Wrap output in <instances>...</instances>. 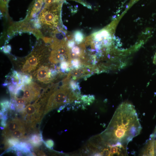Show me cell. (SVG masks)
Instances as JSON below:
<instances>
[{
	"label": "cell",
	"instance_id": "obj_1",
	"mask_svg": "<svg viewBox=\"0 0 156 156\" xmlns=\"http://www.w3.org/2000/svg\"><path fill=\"white\" fill-rule=\"evenodd\" d=\"M141 129L135 107L125 102L118 106L107 128L100 134L107 145L127 146Z\"/></svg>",
	"mask_w": 156,
	"mask_h": 156
},
{
	"label": "cell",
	"instance_id": "obj_2",
	"mask_svg": "<svg viewBox=\"0 0 156 156\" xmlns=\"http://www.w3.org/2000/svg\"><path fill=\"white\" fill-rule=\"evenodd\" d=\"M62 4L60 1L45 4L40 12L36 22V28L38 26V29H40L42 35L43 33L44 34L52 32L57 26L59 23Z\"/></svg>",
	"mask_w": 156,
	"mask_h": 156
},
{
	"label": "cell",
	"instance_id": "obj_3",
	"mask_svg": "<svg viewBox=\"0 0 156 156\" xmlns=\"http://www.w3.org/2000/svg\"><path fill=\"white\" fill-rule=\"evenodd\" d=\"M45 43L43 40H40L31 52L23 60L21 65L22 73H33L48 58L49 50Z\"/></svg>",
	"mask_w": 156,
	"mask_h": 156
},
{
	"label": "cell",
	"instance_id": "obj_4",
	"mask_svg": "<svg viewBox=\"0 0 156 156\" xmlns=\"http://www.w3.org/2000/svg\"><path fill=\"white\" fill-rule=\"evenodd\" d=\"M68 89L64 86L52 93L49 97L45 106L43 115L59 106L71 101L67 98L72 94Z\"/></svg>",
	"mask_w": 156,
	"mask_h": 156
},
{
	"label": "cell",
	"instance_id": "obj_5",
	"mask_svg": "<svg viewBox=\"0 0 156 156\" xmlns=\"http://www.w3.org/2000/svg\"><path fill=\"white\" fill-rule=\"evenodd\" d=\"M41 89L40 86L36 82H32L29 84L24 85L23 98L25 100V105L36 100L40 95Z\"/></svg>",
	"mask_w": 156,
	"mask_h": 156
},
{
	"label": "cell",
	"instance_id": "obj_6",
	"mask_svg": "<svg viewBox=\"0 0 156 156\" xmlns=\"http://www.w3.org/2000/svg\"><path fill=\"white\" fill-rule=\"evenodd\" d=\"M32 74L35 80L40 83H47L53 79V76L56 73L55 70L50 69L48 65L43 64Z\"/></svg>",
	"mask_w": 156,
	"mask_h": 156
},
{
	"label": "cell",
	"instance_id": "obj_7",
	"mask_svg": "<svg viewBox=\"0 0 156 156\" xmlns=\"http://www.w3.org/2000/svg\"><path fill=\"white\" fill-rule=\"evenodd\" d=\"M142 156H156V127L140 152Z\"/></svg>",
	"mask_w": 156,
	"mask_h": 156
},
{
	"label": "cell",
	"instance_id": "obj_8",
	"mask_svg": "<svg viewBox=\"0 0 156 156\" xmlns=\"http://www.w3.org/2000/svg\"><path fill=\"white\" fill-rule=\"evenodd\" d=\"M25 126V122L23 120L16 118L8 122L3 131L2 135L4 138H7L14 131Z\"/></svg>",
	"mask_w": 156,
	"mask_h": 156
},
{
	"label": "cell",
	"instance_id": "obj_9",
	"mask_svg": "<svg viewBox=\"0 0 156 156\" xmlns=\"http://www.w3.org/2000/svg\"><path fill=\"white\" fill-rule=\"evenodd\" d=\"M43 1L44 0H35L34 1L29 11L28 14L25 19L29 21L35 16L40 11L43 5Z\"/></svg>",
	"mask_w": 156,
	"mask_h": 156
},
{
	"label": "cell",
	"instance_id": "obj_10",
	"mask_svg": "<svg viewBox=\"0 0 156 156\" xmlns=\"http://www.w3.org/2000/svg\"><path fill=\"white\" fill-rule=\"evenodd\" d=\"M88 142L98 148L100 153L101 150L106 146L100 134L92 137L89 139Z\"/></svg>",
	"mask_w": 156,
	"mask_h": 156
},
{
	"label": "cell",
	"instance_id": "obj_11",
	"mask_svg": "<svg viewBox=\"0 0 156 156\" xmlns=\"http://www.w3.org/2000/svg\"><path fill=\"white\" fill-rule=\"evenodd\" d=\"M43 141L42 133L36 132L30 135L27 141L34 147L37 148L42 145Z\"/></svg>",
	"mask_w": 156,
	"mask_h": 156
},
{
	"label": "cell",
	"instance_id": "obj_12",
	"mask_svg": "<svg viewBox=\"0 0 156 156\" xmlns=\"http://www.w3.org/2000/svg\"><path fill=\"white\" fill-rule=\"evenodd\" d=\"M26 130L25 126L20 128L12 133L8 138L14 137L19 139L26 138L27 137L25 136L26 133H27Z\"/></svg>",
	"mask_w": 156,
	"mask_h": 156
},
{
	"label": "cell",
	"instance_id": "obj_13",
	"mask_svg": "<svg viewBox=\"0 0 156 156\" xmlns=\"http://www.w3.org/2000/svg\"><path fill=\"white\" fill-rule=\"evenodd\" d=\"M11 102L7 99H4L1 102L0 105L1 108V111L3 113L7 111L10 108Z\"/></svg>",
	"mask_w": 156,
	"mask_h": 156
},
{
	"label": "cell",
	"instance_id": "obj_14",
	"mask_svg": "<svg viewBox=\"0 0 156 156\" xmlns=\"http://www.w3.org/2000/svg\"><path fill=\"white\" fill-rule=\"evenodd\" d=\"M9 0H0V10L3 15L5 14L7 10V5Z\"/></svg>",
	"mask_w": 156,
	"mask_h": 156
},
{
	"label": "cell",
	"instance_id": "obj_15",
	"mask_svg": "<svg viewBox=\"0 0 156 156\" xmlns=\"http://www.w3.org/2000/svg\"><path fill=\"white\" fill-rule=\"evenodd\" d=\"M75 41L78 42H80L83 40V34L80 31L76 32L74 35Z\"/></svg>",
	"mask_w": 156,
	"mask_h": 156
},
{
	"label": "cell",
	"instance_id": "obj_16",
	"mask_svg": "<svg viewBox=\"0 0 156 156\" xmlns=\"http://www.w3.org/2000/svg\"><path fill=\"white\" fill-rule=\"evenodd\" d=\"M45 146L50 149L52 148L54 145V142L51 139H48L46 141L43 142Z\"/></svg>",
	"mask_w": 156,
	"mask_h": 156
},
{
	"label": "cell",
	"instance_id": "obj_17",
	"mask_svg": "<svg viewBox=\"0 0 156 156\" xmlns=\"http://www.w3.org/2000/svg\"><path fill=\"white\" fill-rule=\"evenodd\" d=\"M15 100L18 104H25V99L23 98L18 99H16Z\"/></svg>",
	"mask_w": 156,
	"mask_h": 156
},
{
	"label": "cell",
	"instance_id": "obj_18",
	"mask_svg": "<svg viewBox=\"0 0 156 156\" xmlns=\"http://www.w3.org/2000/svg\"><path fill=\"white\" fill-rule=\"evenodd\" d=\"M3 51L5 53H9L11 50V47L10 46L8 45L5 47L3 48Z\"/></svg>",
	"mask_w": 156,
	"mask_h": 156
},
{
	"label": "cell",
	"instance_id": "obj_19",
	"mask_svg": "<svg viewBox=\"0 0 156 156\" xmlns=\"http://www.w3.org/2000/svg\"><path fill=\"white\" fill-rule=\"evenodd\" d=\"M1 125L3 127L5 128L7 126V123H6V121L1 120Z\"/></svg>",
	"mask_w": 156,
	"mask_h": 156
},
{
	"label": "cell",
	"instance_id": "obj_20",
	"mask_svg": "<svg viewBox=\"0 0 156 156\" xmlns=\"http://www.w3.org/2000/svg\"><path fill=\"white\" fill-rule=\"evenodd\" d=\"M73 52L74 53L78 54L79 52V49L77 47L74 48L73 49Z\"/></svg>",
	"mask_w": 156,
	"mask_h": 156
},
{
	"label": "cell",
	"instance_id": "obj_21",
	"mask_svg": "<svg viewBox=\"0 0 156 156\" xmlns=\"http://www.w3.org/2000/svg\"><path fill=\"white\" fill-rule=\"evenodd\" d=\"M38 155L45 156L46 155L42 151H39L36 152Z\"/></svg>",
	"mask_w": 156,
	"mask_h": 156
},
{
	"label": "cell",
	"instance_id": "obj_22",
	"mask_svg": "<svg viewBox=\"0 0 156 156\" xmlns=\"http://www.w3.org/2000/svg\"><path fill=\"white\" fill-rule=\"evenodd\" d=\"M23 153L20 151L17 150L16 151V154L17 156H22Z\"/></svg>",
	"mask_w": 156,
	"mask_h": 156
},
{
	"label": "cell",
	"instance_id": "obj_23",
	"mask_svg": "<svg viewBox=\"0 0 156 156\" xmlns=\"http://www.w3.org/2000/svg\"><path fill=\"white\" fill-rule=\"evenodd\" d=\"M153 62L156 65V53L153 59Z\"/></svg>",
	"mask_w": 156,
	"mask_h": 156
},
{
	"label": "cell",
	"instance_id": "obj_24",
	"mask_svg": "<svg viewBox=\"0 0 156 156\" xmlns=\"http://www.w3.org/2000/svg\"><path fill=\"white\" fill-rule=\"evenodd\" d=\"M4 115V113L1 111H0V119H2Z\"/></svg>",
	"mask_w": 156,
	"mask_h": 156
},
{
	"label": "cell",
	"instance_id": "obj_25",
	"mask_svg": "<svg viewBox=\"0 0 156 156\" xmlns=\"http://www.w3.org/2000/svg\"><path fill=\"white\" fill-rule=\"evenodd\" d=\"M0 128H1V129H4V128L3 127H0Z\"/></svg>",
	"mask_w": 156,
	"mask_h": 156
}]
</instances>
